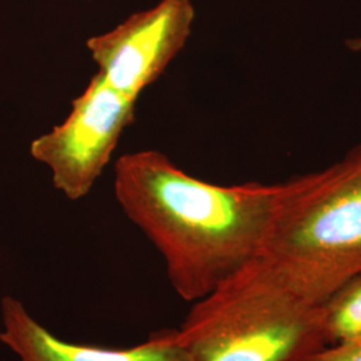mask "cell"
Listing matches in <instances>:
<instances>
[{
	"label": "cell",
	"mask_w": 361,
	"mask_h": 361,
	"mask_svg": "<svg viewBox=\"0 0 361 361\" xmlns=\"http://www.w3.org/2000/svg\"><path fill=\"white\" fill-rule=\"evenodd\" d=\"M337 162L279 183L198 180L158 150L116 161L114 193L164 259L173 290L195 302L241 269L332 180Z\"/></svg>",
	"instance_id": "obj_1"
},
{
	"label": "cell",
	"mask_w": 361,
	"mask_h": 361,
	"mask_svg": "<svg viewBox=\"0 0 361 361\" xmlns=\"http://www.w3.org/2000/svg\"><path fill=\"white\" fill-rule=\"evenodd\" d=\"M177 331L193 361H298L326 347L323 305L257 256L193 302Z\"/></svg>",
	"instance_id": "obj_2"
},
{
	"label": "cell",
	"mask_w": 361,
	"mask_h": 361,
	"mask_svg": "<svg viewBox=\"0 0 361 361\" xmlns=\"http://www.w3.org/2000/svg\"><path fill=\"white\" fill-rule=\"evenodd\" d=\"M257 257L323 305L361 273V145L337 161L334 178L273 234Z\"/></svg>",
	"instance_id": "obj_3"
},
{
	"label": "cell",
	"mask_w": 361,
	"mask_h": 361,
	"mask_svg": "<svg viewBox=\"0 0 361 361\" xmlns=\"http://www.w3.org/2000/svg\"><path fill=\"white\" fill-rule=\"evenodd\" d=\"M137 101L97 73L71 102L65 121L31 142V157L51 170L55 189L67 200L79 201L92 190L123 131L135 121Z\"/></svg>",
	"instance_id": "obj_4"
},
{
	"label": "cell",
	"mask_w": 361,
	"mask_h": 361,
	"mask_svg": "<svg viewBox=\"0 0 361 361\" xmlns=\"http://www.w3.org/2000/svg\"><path fill=\"white\" fill-rule=\"evenodd\" d=\"M194 18L193 0H159L113 30L87 39L86 47L104 80L138 99L182 51Z\"/></svg>",
	"instance_id": "obj_5"
},
{
	"label": "cell",
	"mask_w": 361,
	"mask_h": 361,
	"mask_svg": "<svg viewBox=\"0 0 361 361\" xmlns=\"http://www.w3.org/2000/svg\"><path fill=\"white\" fill-rule=\"evenodd\" d=\"M0 313V343L20 361H193L177 328L152 332L134 347L106 348L66 341L54 335L16 297H3Z\"/></svg>",
	"instance_id": "obj_6"
},
{
	"label": "cell",
	"mask_w": 361,
	"mask_h": 361,
	"mask_svg": "<svg viewBox=\"0 0 361 361\" xmlns=\"http://www.w3.org/2000/svg\"><path fill=\"white\" fill-rule=\"evenodd\" d=\"M323 329L326 345L361 335V273L324 302Z\"/></svg>",
	"instance_id": "obj_7"
},
{
	"label": "cell",
	"mask_w": 361,
	"mask_h": 361,
	"mask_svg": "<svg viewBox=\"0 0 361 361\" xmlns=\"http://www.w3.org/2000/svg\"><path fill=\"white\" fill-rule=\"evenodd\" d=\"M298 361H361V335L326 345Z\"/></svg>",
	"instance_id": "obj_8"
},
{
	"label": "cell",
	"mask_w": 361,
	"mask_h": 361,
	"mask_svg": "<svg viewBox=\"0 0 361 361\" xmlns=\"http://www.w3.org/2000/svg\"><path fill=\"white\" fill-rule=\"evenodd\" d=\"M348 50L353 52H361V38H350L345 42Z\"/></svg>",
	"instance_id": "obj_9"
}]
</instances>
